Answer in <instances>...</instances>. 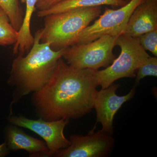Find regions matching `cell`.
Instances as JSON below:
<instances>
[{
  "mask_svg": "<svg viewBox=\"0 0 157 157\" xmlns=\"http://www.w3.org/2000/svg\"><path fill=\"white\" fill-rule=\"evenodd\" d=\"M97 124L86 136L73 135L70 137L68 147L58 151L57 157H104L110 154L114 149L115 140L112 135L102 132H95Z\"/></svg>",
  "mask_w": 157,
  "mask_h": 157,
  "instance_id": "cell-7",
  "label": "cell"
},
{
  "mask_svg": "<svg viewBox=\"0 0 157 157\" xmlns=\"http://www.w3.org/2000/svg\"><path fill=\"white\" fill-rule=\"evenodd\" d=\"M7 120L11 124L25 128L35 132L44 140L49 150L48 157H53L60 150L68 147L70 140L66 138L64 131L70 120L61 119L48 121L39 118L30 119L23 116L10 114Z\"/></svg>",
  "mask_w": 157,
  "mask_h": 157,
  "instance_id": "cell-8",
  "label": "cell"
},
{
  "mask_svg": "<svg viewBox=\"0 0 157 157\" xmlns=\"http://www.w3.org/2000/svg\"><path fill=\"white\" fill-rule=\"evenodd\" d=\"M120 85L112 83L107 88L96 90L93 102V108L97 114V122L102 125V132L112 135L113 132V122L114 116L121 106L130 101L135 95L136 89L133 87L125 95L118 96L116 94Z\"/></svg>",
  "mask_w": 157,
  "mask_h": 157,
  "instance_id": "cell-9",
  "label": "cell"
},
{
  "mask_svg": "<svg viewBox=\"0 0 157 157\" xmlns=\"http://www.w3.org/2000/svg\"><path fill=\"white\" fill-rule=\"evenodd\" d=\"M42 33L40 29L35 33L33 44L25 56H17L12 63L8 80V84L14 88L10 114L13 104L48 83L65 53L66 48L53 50L48 42H41Z\"/></svg>",
  "mask_w": 157,
  "mask_h": 157,
  "instance_id": "cell-2",
  "label": "cell"
},
{
  "mask_svg": "<svg viewBox=\"0 0 157 157\" xmlns=\"http://www.w3.org/2000/svg\"><path fill=\"white\" fill-rule=\"evenodd\" d=\"M144 0H131L120 9L106 8L92 25H88L78 35L76 44L91 42L105 35L118 37L123 34L130 16Z\"/></svg>",
  "mask_w": 157,
  "mask_h": 157,
  "instance_id": "cell-6",
  "label": "cell"
},
{
  "mask_svg": "<svg viewBox=\"0 0 157 157\" xmlns=\"http://www.w3.org/2000/svg\"><path fill=\"white\" fill-rule=\"evenodd\" d=\"M37 0H26V10L22 25L18 31L17 42L14 45L13 54L25 56L33 46L34 37L31 33V18L35 9Z\"/></svg>",
  "mask_w": 157,
  "mask_h": 157,
  "instance_id": "cell-12",
  "label": "cell"
},
{
  "mask_svg": "<svg viewBox=\"0 0 157 157\" xmlns=\"http://www.w3.org/2000/svg\"><path fill=\"white\" fill-rule=\"evenodd\" d=\"M65 1L66 0H37L36 8L39 11H43Z\"/></svg>",
  "mask_w": 157,
  "mask_h": 157,
  "instance_id": "cell-18",
  "label": "cell"
},
{
  "mask_svg": "<svg viewBox=\"0 0 157 157\" xmlns=\"http://www.w3.org/2000/svg\"><path fill=\"white\" fill-rule=\"evenodd\" d=\"M123 1H124V2H130L131 0H123Z\"/></svg>",
  "mask_w": 157,
  "mask_h": 157,
  "instance_id": "cell-20",
  "label": "cell"
},
{
  "mask_svg": "<svg viewBox=\"0 0 157 157\" xmlns=\"http://www.w3.org/2000/svg\"><path fill=\"white\" fill-rule=\"evenodd\" d=\"M5 135L10 151L24 150L31 157H48L49 150L45 141L27 135L19 127L11 124L6 127Z\"/></svg>",
  "mask_w": 157,
  "mask_h": 157,
  "instance_id": "cell-11",
  "label": "cell"
},
{
  "mask_svg": "<svg viewBox=\"0 0 157 157\" xmlns=\"http://www.w3.org/2000/svg\"><path fill=\"white\" fill-rule=\"evenodd\" d=\"M0 7L8 15L14 28L18 32L22 25L25 15L19 0H0Z\"/></svg>",
  "mask_w": 157,
  "mask_h": 157,
  "instance_id": "cell-14",
  "label": "cell"
},
{
  "mask_svg": "<svg viewBox=\"0 0 157 157\" xmlns=\"http://www.w3.org/2000/svg\"><path fill=\"white\" fill-rule=\"evenodd\" d=\"M117 37L109 35L84 44H76L66 48L63 57L73 67L98 70L106 68L115 59L113 49Z\"/></svg>",
  "mask_w": 157,
  "mask_h": 157,
  "instance_id": "cell-5",
  "label": "cell"
},
{
  "mask_svg": "<svg viewBox=\"0 0 157 157\" xmlns=\"http://www.w3.org/2000/svg\"><path fill=\"white\" fill-rule=\"evenodd\" d=\"M127 3L123 0H66L47 10L39 11L37 15L39 17H44L49 14L61 13L74 9L91 8L104 5L122 7Z\"/></svg>",
  "mask_w": 157,
  "mask_h": 157,
  "instance_id": "cell-13",
  "label": "cell"
},
{
  "mask_svg": "<svg viewBox=\"0 0 157 157\" xmlns=\"http://www.w3.org/2000/svg\"><path fill=\"white\" fill-rule=\"evenodd\" d=\"M18 35L8 15L0 7V46L14 45L17 42Z\"/></svg>",
  "mask_w": 157,
  "mask_h": 157,
  "instance_id": "cell-15",
  "label": "cell"
},
{
  "mask_svg": "<svg viewBox=\"0 0 157 157\" xmlns=\"http://www.w3.org/2000/svg\"><path fill=\"white\" fill-rule=\"evenodd\" d=\"M11 151L7 147L6 142L0 144V157H4L9 154Z\"/></svg>",
  "mask_w": 157,
  "mask_h": 157,
  "instance_id": "cell-19",
  "label": "cell"
},
{
  "mask_svg": "<svg viewBox=\"0 0 157 157\" xmlns=\"http://www.w3.org/2000/svg\"><path fill=\"white\" fill-rule=\"evenodd\" d=\"M115 44L120 47L119 56L104 70L95 71L96 81L102 89L107 88L120 78L135 77L137 69L150 56L137 37L123 33L117 37Z\"/></svg>",
  "mask_w": 157,
  "mask_h": 157,
  "instance_id": "cell-4",
  "label": "cell"
},
{
  "mask_svg": "<svg viewBox=\"0 0 157 157\" xmlns=\"http://www.w3.org/2000/svg\"><path fill=\"white\" fill-rule=\"evenodd\" d=\"M142 48L157 56V29L137 37Z\"/></svg>",
  "mask_w": 157,
  "mask_h": 157,
  "instance_id": "cell-17",
  "label": "cell"
},
{
  "mask_svg": "<svg viewBox=\"0 0 157 157\" xmlns=\"http://www.w3.org/2000/svg\"><path fill=\"white\" fill-rule=\"evenodd\" d=\"M95 71L73 67L61 58L48 83L32 95L39 118L48 121L77 119L90 112L99 86Z\"/></svg>",
  "mask_w": 157,
  "mask_h": 157,
  "instance_id": "cell-1",
  "label": "cell"
},
{
  "mask_svg": "<svg viewBox=\"0 0 157 157\" xmlns=\"http://www.w3.org/2000/svg\"><path fill=\"white\" fill-rule=\"evenodd\" d=\"M101 6L70 10L44 17L41 42H48L55 50L75 45L79 34L100 16Z\"/></svg>",
  "mask_w": 157,
  "mask_h": 157,
  "instance_id": "cell-3",
  "label": "cell"
},
{
  "mask_svg": "<svg viewBox=\"0 0 157 157\" xmlns=\"http://www.w3.org/2000/svg\"><path fill=\"white\" fill-rule=\"evenodd\" d=\"M147 76H157V57L150 56L137 69L134 87L139 84L141 79Z\"/></svg>",
  "mask_w": 157,
  "mask_h": 157,
  "instance_id": "cell-16",
  "label": "cell"
},
{
  "mask_svg": "<svg viewBox=\"0 0 157 157\" xmlns=\"http://www.w3.org/2000/svg\"><path fill=\"white\" fill-rule=\"evenodd\" d=\"M157 29V0H144L130 16L123 33L133 37Z\"/></svg>",
  "mask_w": 157,
  "mask_h": 157,
  "instance_id": "cell-10",
  "label": "cell"
}]
</instances>
